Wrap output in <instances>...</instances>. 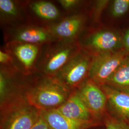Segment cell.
Segmentation results:
<instances>
[{
  "label": "cell",
  "mask_w": 129,
  "mask_h": 129,
  "mask_svg": "<svg viewBox=\"0 0 129 129\" xmlns=\"http://www.w3.org/2000/svg\"><path fill=\"white\" fill-rule=\"evenodd\" d=\"M71 92L53 77L43 76L25 83L24 97L27 102L40 111L57 109Z\"/></svg>",
  "instance_id": "cell-1"
},
{
  "label": "cell",
  "mask_w": 129,
  "mask_h": 129,
  "mask_svg": "<svg viewBox=\"0 0 129 129\" xmlns=\"http://www.w3.org/2000/svg\"><path fill=\"white\" fill-rule=\"evenodd\" d=\"M40 116L41 111L20 95L0 104V129H31Z\"/></svg>",
  "instance_id": "cell-2"
},
{
  "label": "cell",
  "mask_w": 129,
  "mask_h": 129,
  "mask_svg": "<svg viewBox=\"0 0 129 129\" xmlns=\"http://www.w3.org/2000/svg\"><path fill=\"white\" fill-rule=\"evenodd\" d=\"M48 47L42 55L39 68L43 76L53 77L81 50L75 40L59 41Z\"/></svg>",
  "instance_id": "cell-3"
},
{
  "label": "cell",
  "mask_w": 129,
  "mask_h": 129,
  "mask_svg": "<svg viewBox=\"0 0 129 129\" xmlns=\"http://www.w3.org/2000/svg\"><path fill=\"white\" fill-rule=\"evenodd\" d=\"M93 57L81 49L53 78L71 91L77 89L88 77Z\"/></svg>",
  "instance_id": "cell-4"
},
{
  "label": "cell",
  "mask_w": 129,
  "mask_h": 129,
  "mask_svg": "<svg viewBox=\"0 0 129 129\" xmlns=\"http://www.w3.org/2000/svg\"><path fill=\"white\" fill-rule=\"evenodd\" d=\"M129 54L125 49H120L93 56L88 78L99 86L105 85Z\"/></svg>",
  "instance_id": "cell-5"
},
{
  "label": "cell",
  "mask_w": 129,
  "mask_h": 129,
  "mask_svg": "<svg viewBox=\"0 0 129 129\" xmlns=\"http://www.w3.org/2000/svg\"><path fill=\"white\" fill-rule=\"evenodd\" d=\"M79 44L82 50L93 57L121 49L122 37L114 31L103 29L93 33Z\"/></svg>",
  "instance_id": "cell-6"
},
{
  "label": "cell",
  "mask_w": 129,
  "mask_h": 129,
  "mask_svg": "<svg viewBox=\"0 0 129 129\" xmlns=\"http://www.w3.org/2000/svg\"><path fill=\"white\" fill-rule=\"evenodd\" d=\"M77 90L94 120L103 124L107 112V99L102 88L88 78Z\"/></svg>",
  "instance_id": "cell-7"
},
{
  "label": "cell",
  "mask_w": 129,
  "mask_h": 129,
  "mask_svg": "<svg viewBox=\"0 0 129 129\" xmlns=\"http://www.w3.org/2000/svg\"><path fill=\"white\" fill-rule=\"evenodd\" d=\"M7 52L15 58L24 74L32 73L36 68L39 52V45L11 41L7 45Z\"/></svg>",
  "instance_id": "cell-8"
},
{
  "label": "cell",
  "mask_w": 129,
  "mask_h": 129,
  "mask_svg": "<svg viewBox=\"0 0 129 129\" xmlns=\"http://www.w3.org/2000/svg\"><path fill=\"white\" fill-rule=\"evenodd\" d=\"M41 111V115L51 129H91L102 124L95 121L75 120L63 115L56 109Z\"/></svg>",
  "instance_id": "cell-9"
},
{
  "label": "cell",
  "mask_w": 129,
  "mask_h": 129,
  "mask_svg": "<svg viewBox=\"0 0 129 129\" xmlns=\"http://www.w3.org/2000/svg\"><path fill=\"white\" fill-rule=\"evenodd\" d=\"M56 110L63 115L73 119L97 122L83 102L77 89L72 90L66 101Z\"/></svg>",
  "instance_id": "cell-10"
},
{
  "label": "cell",
  "mask_w": 129,
  "mask_h": 129,
  "mask_svg": "<svg viewBox=\"0 0 129 129\" xmlns=\"http://www.w3.org/2000/svg\"><path fill=\"white\" fill-rule=\"evenodd\" d=\"M83 16L76 15L64 19L48 28L53 37L59 41H72L81 32L84 23Z\"/></svg>",
  "instance_id": "cell-11"
},
{
  "label": "cell",
  "mask_w": 129,
  "mask_h": 129,
  "mask_svg": "<svg viewBox=\"0 0 129 129\" xmlns=\"http://www.w3.org/2000/svg\"><path fill=\"white\" fill-rule=\"evenodd\" d=\"M100 87L106 94L107 106L121 120L129 121V94L106 85Z\"/></svg>",
  "instance_id": "cell-12"
},
{
  "label": "cell",
  "mask_w": 129,
  "mask_h": 129,
  "mask_svg": "<svg viewBox=\"0 0 129 129\" xmlns=\"http://www.w3.org/2000/svg\"><path fill=\"white\" fill-rule=\"evenodd\" d=\"M54 38L48 28L28 26L15 33L12 41L39 45L50 43Z\"/></svg>",
  "instance_id": "cell-13"
},
{
  "label": "cell",
  "mask_w": 129,
  "mask_h": 129,
  "mask_svg": "<svg viewBox=\"0 0 129 129\" xmlns=\"http://www.w3.org/2000/svg\"><path fill=\"white\" fill-rule=\"evenodd\" d=\"M105 85L129 94V54L108 79Z\"/></svg>",
  "instance_id": "cell-14"
},
{
  "label": "cell",
  "mask_w": 129,
  "mask_h": 129,
  "mask_svg": "<svg viewBox=\"0 0 129 129\" xmlns=\"http://www.w3.org/2000/svg\"><path fill=\"white\" fill-rule=\"evenodd\" d=\"M30 8L38 17L46 20H53L57 18L59 12L52 3L46 1H37L30 5Z\"/></svg>",
  "instance_id": "cell-15"
},
{
  "label": "cell",
  "mask_w": 129,
  "mask_h": 129,
  "mask_svg": "<svg viewBox=\"0 0 129 129\" xmlns=\"http://www.w3.org/2000/svg\"><path fill=\"white\" fill-rule=\"evenodd\" d=\"M103 124L105 129H129V126L123 120L117 119L108 112L105 116Z\"/></svg>",
  "instance_id": "cell-16"
},
{
  "label": "cell",
  "mask_w": 129,
  "mask_h": 129,
  "mask_svg": "<svg viewBox=\"0 0 129 129\" xmlns=\"http://www.w3.org/2000/svg\"><path fill=\"white\" fill-rule=\"evenodd\" d=\"M129 10V0H115L112 3L111 14L114 17L123 16Z\"/></svg>",
  "instance_id": "cell-17"
},
{
  "label": "cell",
  "mask_w": 129,
  "mask_h": 129,
  "mask_svg": "<svg viewBox=\"0 0 129 129\" xmlns=\"http://www.w3.org/2000/svg\"><path fill=\"white\" fill-rule=\"evenodd\" d=\"M0 11L2 14L8 17H15L18 14L17 5L11 0H0Z\"/></svg>",
  "instance_id": "cell-18"
},
{
  "label": "cell",
  "mask_w": 129,
  "mask_h": 129,
  "mask_svg": "<svg viewBox=\"0 0 129 129\" xmlns=\"http://www.w3.org/2000/svg\"><path fill=\"white\" fill-rule=\"evenodd\" d=\"M13 59L12 56L6 51H0V63L1 64H13Z\"/></svg>",
  "instance_id": "cell-19"
},
{
  "label": "cell",
  "mask_w": 129,
  "mask_h": 129,
  "mask_svg": "<svg viewBox=\"0 0 129 129\" xmlns=\"http://www.w3.org/2000/svg\"><path fill=\"white\" fill-rule=\"evenodd\" d=\"M58 2L66 9L73 8L79 3V1L77 0H60Z\"/></svg>",
  "instance_id": "cell-20"
},
{
  "label": "cell",
  "mask_w": 129,
  "mask_h": 129,
  "mask_svg": "<svg viewBox=\"0 0 129 129\" xmlns=\"http://www.w3.org/2000/svg\"><path fill=\"white\" fill-rule=\"evenodd\" d=\"M31 129H51L47 123L46 120L40 116V117L37 120L36 123L34 125Z\"/></svg>",
  "instance_id": "cell-21"
},
{
  "label": "cell",
  "mask_w": 129,
  "mask_h": 129,
  "mask_svg": "<svg viewBox=\"0 0 129 129\" xmlns=\"http://www.w3.org/2000/svg\"><path fill=\"white\" fill-rule=\"evenodd\" d=\"M122 43L125 49L129 53V29L125 33L122 37Z\"/></svg>",
  "instance_id": "cell-22"
}]
</instances>
